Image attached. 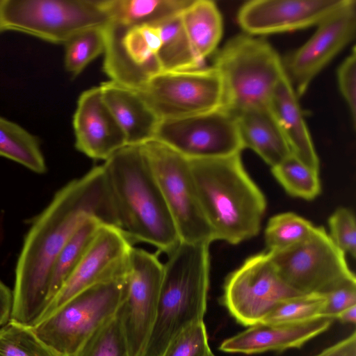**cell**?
<instances>
[{"label":"cell","mask_w":356,"mask_h":356,"mask_svg":"<svg viewBox=\"0 0 356 356\" xmlns=\"http://www.w3.org/2000/svg\"><path fill=\"white\" fill-rule=\"evenodd\" d=\"M90 218L120 228L102 165L60 188L33 220L16 264L10 321L29 327L38 322L47 306L55 259Z\"/></svg>","instance_id":"1"},{"label":"cell","mask_w":356,"mask_h":356,"mask_svg":"<svg viewBox=\"0 0 356 356\" xmlns=\"http://www.w3.org/2000/svg\"><path fill=\"white\" fill-rule=\"evenodd\" d=\"M191 0H101L110 22L127 27L158 25L179 15Z\"/></svg>","instance_id":"24"},{"label":"cell","mask_w":356,"mask_h":356,"mask_svg":"<svg viewBox=\"0 0 356 356\" xmlns=\"http://www.w3.org/2000/svg\"><path fill=\"white\" fill-rule=\"evenodd\" d=\"M334 319L321 316L291 324L259 323L223 341L219 349L225 353L257 354L300 348L325 332Z\"/></svg>","instance_id":"18"},{"label":"cell","mask_w":356,"mask_h":356,"mask_svg":"<svg viewBox=\"0 0 356 356\" xmlns=\"http://www.w3.org/2000/svg\"><path fill=\"white\" fill-rule=\"evenodd\" d=\"M140 146L180 242L211 244L215 241L214 235L203 212L188 160L156 140Z\"/></svg>","instance_id":"8"},{"label":"cell","mask_w":356,"mask_h":356,"mask_svg":"<svg viewBox=\"0 0 356 356\" xmlns=\"http://www.w3.org/2000/svg\"><path fill=\"white\" fill-rule=\"evenodd\" d=\"M153 140L187 159L227 157L243 149L235 116L221 107L184 118L161 120Z\"/></svg>","instance_id":"12"},{"label":"cell","mask_w":356,"mask_h":356,"mask_svg":"<svg viewBox=\"0 0 356 356\" xmlns=\"http://www.w3.org/2000/svg\"><path fill=\"white\" fill-rule=\"evenodd\" d=\"M104 224L97 218H88L63 246L51 268L47 305L78 265L99 229Z\"/></svg>","instance_id":"26"},{"label":"cell","mask_w":356,"mask_h":356,"mask_svg":"<svg viewBox=\"0 0 356 356\" xmlns=\"http://www.w3.org/2000/svg\"><path fill=\"white\" fill-rule=\"evenodd\" d=\"M337 82L341 95L344 99L352 119L353 127L356 124V50L340 64L337 72Z\"/></svg>","instance_id":"36"},{"label":"cell","mask_w":356,"mask_h":356,"mask_svg":"<svg viewBox=\"0 0 356 356\" xmlns=\"http://www.w3.org/2000/svg\"><path fill=\"white\" fill-rule=\"evenodd\" d=\"M209 245L180 242L167 255L156 319L143 356H161L179 333L204 321L209 287Z\"/></svg>","instance_id":"4"},{"label":"cell","mask_w":356,"mask_h":356,"mask_svg":"<svg viewBox=\"0 0 356 356\" xmlns=\"http://www.w3.org/2000/svg\"><path fill=\"white\" fill-rule=\"evenodd\" d=\"M180 18L193 51L204 64L216 51L222 35V19L218 6L211 0H191Z\"/></svg>","instance_id":"23"},{"label":"cell","mask_w":356,"mask_h":356,"mask_svg":"<svg viewBox=\"0 0 356 356\" xmlns=\"http://www.w3.org/2000/svg\"><path fill=\"white\" fill-rule=\"evenodd\" d=\"M271 170L277 181L293 197L312 200L321 193L319 172L292 154L272 167Z\"/></svg>","instance_id":"28"},{"label":"cell","mask_w":356,"mask_h":356,"mask_svg":"<svg viewBox=\"0 0 356 356\" xmlns=\"http://www.w3.org/2000/svg\"><path fill=\"white\" fill-rule=\"evenodd\" d=\"M213 66L222 81L221 108L232 114L268 106L284 73L274 48L265 40L245 33L229 39L216 52Z\"/></svg>","instance_id":"5"},{"label":"cell","mask_w":356,"mask_h":356,"mask_svg":"<svg viewBox=\"0 0 356 356\" xmlns=\"http://www.w3.org/2000/svg\"><path fill=\"white\" fill-rule=\"evenodd\" d=\"M314 227L307 220L292 212L271 217L264 232L268 251L282 250L300 242L310 234Z\"/></svg>","instance_id":"31"},{"label":"cell","mask_w":356,"mask_h":356,"mask_svg":"<svg viewBox=\"0 0 356 356\" xmlns=\"http://www.w3.org/2000/svg\"><path fill=\"white\" fill-rule=\"evenodd\" d=\"M207 356H216V355H215L213 353V352L211 350V351L209 352V353L208 354V355H207Z\"/></svg>","instance_id":"41"},{"label":"cell","mask_w":356,"mask_h":356,"mask_svg":"<svg viewBox=\"0 0 356 356\" xmlns=\"http://www.w3.org/2000/svg\"><path fill=\"white\" fill-rule=\"evenodd\" d=\"M127 277L78 293L31 327L60 356H72L99 327L114 317L126 294Z\"/></svg>","instance_id":"6"},{"label":"cell","mask_w":356,"mask_h":356,"mask_svg":"<svg viewBox=\"0 0 356 356\" xmlns=\"http://www.w3.org/2000/svg\"><path fill=\"white\" fill-rule=\"evenodd\" d=\"M345 0H252L244 3L237 22L245 34L280 33L317 26Z\"/></svg>","instance_id":"16"},{"label":"cell","mask_w":356,"mask_h":356,"mask_svg":"<svg viewBox=\"0 0 356 356\" xmlns=\"http://www.w3.org/2000/svg\"><path fill=\"white\" fill-rule=\"evenodd\" d=\"M336 319L343 323L355 324L356 322V305L350 307L341 312Z\"/></svg>","instance_id":"40"},{"label":"cell","mask_w":356,"mask_h":356,"mask_svg":"<svg viewBox=\"0 0 356 356\" xmlns=\"http://www.w3.org/2000/svg\"><path fill=\"white\" fill-rule=\"evenodd\" d=\"M300 294L281 278L267 250L247 258L229 274L222 300L238 323L250 327L261 323L282 301Z\"/></svg>","instance_id":"11"},{"label":"cell","mask_w":356,"mask_h":356,"mask_svg":"<svg viewBox=\"0 0 356 356\" xmlns=\"http://www.w3.org/2000/svg\"><path fill=\"white\" fill-rule=\"evenodd\" d=\"M13 307V291L0 280V327L10 319Z\"/></svg>","instance_id":"39"},{"label":"cell","mask_w":356,"mask_h":356,"mask_svg":"<svg viewBox=\"0 0 356 356\" xmlns=\"http://www.w3.org/2000/svg\"><path fill=\"white\" fill-rule=\"evenodd\" d=\"M0 356H60L31 327L12 321L0 327Z\"/></svg>","instance_id":"32"},{"label":"cell","mask_w":356,"mask_h":356,"mask_svg":"<svg viewBox=\"0 0 356 356\" xmlns=\"http://www.w3.org/2000/svg\"><path fill=\"white\" fill-rule=\"evenodd\" d=\"M99 86L127 145L140 146L154 138L161 120L138 92L111 80Z\"/></svg>","instance_id":"19"},{"label":"cell","mask_w":356,"mask_h":356,"mask_svg":"<svg viewBox=\"0 0 356 356\" xmlns=\"http://www.w3.org/2000/svg\"><path fill=\"white\" fill-rule=\"evenodd\" d=\"M72 124L75 147L92 159L105 161L127 145L124 133L102 98L99 86L79 95Z\"/></svg>","instance_id":"17"},{"label":"cell","mask_w":356,"mask_h":356,"mask_svg":"<svg viewBox=\"0 0 356 356\" xmlns=\"http://www.w3.org/2000/svg\"><path fill=\"white\" fill-rule=\"evenodd\" d=\"M316 26L303 45L282 59L284 74L298 99L322 70L355 38V1L345 0Z\"/></svg>","instance_id":"14"},{"label":"cell","mask_w":356,"mask_h":356,"mask_svg":"<svg viewBox=\"0 0 356 356\" xmlns=\"http://www.w3.org/2000/svg\"><path fill=\"white\" fill-rule=\"evenodd\" d=\"M233 115L243 149L253 150L271 168L291 154L268 106L250 108Z\"/></svg>","instance_id":"22"},{"label":"cell","mask_w":356,"mask_h":356,"mask_svg":"<svg viewBox=\"0 0 356 356\" xmlns=\"http://www.w3.org/2000/svg\"><path fill=\"white\" fill-rule=\"evenodd\" d=\"M161 45L159 25L124 26L109 45L108 55L119 70L149 80L162 72L158 59Z\"/></svg>","instance_id":"20"},{"label":"cell","mask_w":356,"mask_h":356,"mask_svg":"<svg viewBox=\"0 0 356 356\" xmlns=\"http://www.w3.org/2000/svg\"><path fill=\"white\" fill-rule=\"evenodd\" d=\"M136 92L161 120L180 119L222 106V85L213 65L162 71Z\"/></svg>","instance_id":"10"},{"label":"cell","mask_w":356,"mask_h":356,"mask_svg":"<svg viewBox=\"0 0 356 356\" xmlns=\"http://www.w3.org/2000/svg\"><path fill=\"white\" fill-rule=\"evenodd\" d=\"M323 316L336 319L346 309L356 305V279L347 280L325 293Z\"/></svg>","instance_id":"37"},{"label":"cell","mask_w":356,"mask_h":356,"mask_svg":"<svg viewBox=\"0 0 356 356\" xmlns=\"http://www.w3.org/2000/svg\"><path fill=\"white\" fill-rule=\"evenodd\" d=\"M1 0H0V6H1Z\"/></svg>","instance_id":"42"},{"label":"cell","mask_w":356,"mask_h":356,"mask_svg":"<svg viewBox=\"0 0 356 356\" xmlns=\"http://www.w3.org/2000/svg\"><path fill=\"white\" fill-rule=\"evenodd\" d=\"M316 356H356V332L327 348Z\"/></svg>","instance_id":"38"},{"label":"cell","mask_w":356,"mask_h":356,"mask_svg":"<svg viewBox=\"0 0 356 356\" xmlns=\"http://www.w3.org/2000/svg\"><path fill=\"white\" fill-rule=\"evenodd\" d=\"M105 26L81 32L64 44L65 68L72 76L79 75L90 63L104 54L106 47Z\"/></svg>","instance_id":"29"},{"label":"cell","mask_w":356,"mask_h":356,"mask_svg":"<svg viewBox=\"0 0 356 356\" xmlns=\"http://www.w3.org/2000/svg\"><path fill=\"white\" fill-rule=\"evenodd\" d=\"M188 160L215 241L235 245L257 236L266 200L245 170L241 154Z\"/></svg>","instance_id":"3"},{"label":"cell","mask_w":356,"mask_h":356,"mask_svg":"<svg viewBox=\"0 0 356 356\" xmlns=\"http://www.w3.org/2000/svg\"><path fill=\"white\" fill-rule=\"evenodd\" d=\"M133 247V242L120 228L102 225L38 322L81 291L99 284L126 277Z\"/></svg>","instance_id":"15"},{"label":"cell","mask_w":356,"mask_h":356,"mask_svg":"<svg viewBox=\"0 0 356 356\" xmlns=\"http://www.w3.org/2000/svg\"><path fill=\"white\" fill-rule=\"evenodd\" d=\"M268 252L284 282L302 294H325L347 280L356 279L345 254L323 227H314L307 238L289 248Z\"/></svg>","instance_id":"9"},{"label":"cell","mask_w":356,"mask_h":356,"mask_svg":"<svg viewBox=\"0 0 356 356\" xmlns=\"http://www.w3.org/2000/svg\"><path fill=\"white\" fill-rule=\"evenodd\" d=\"M72 356H130L118 314L93 332Z\"/></svg>","instance_id":"33"},{"label":"cell","mask_w":356,"mask_h":356,"mask_svg":"<svg viewBox=\"0 0 356 356\" xmlns=\"http://www.w3.org/2000/svg\"><path fill=\"white\" fill-rule=\"evenodd\" d=\"M211 348L205 324H193L179 333L161 356H207Z\"/></svg>","instance_id":"34"},{"label":"cell","mask_w":356,"mask_h":356,"mask_svg":"<svg viewBox=\"0 0 356 356\" xmlns=\"http://www.w3.org/2000/svg\"><path fill=\"white\" fill-rule=\"evenodd\" d=\"M120 228L168 255L180 239L140 146L127 145L102 165Z\"/></svg>","instance_id":"2"},{"label":"cell","mask_w":356,"mask_h":356,"mask_svg":"<svg viewBox=\"0 0 356 356\" xmlns=\"http://www.w3.org/2000/svg\"><path fill=\"white\" fill-rule=\"evenodd\" d=\"M293 88L284 73L268 107L282 132L291 154L319 172V159Z\"/></svg>","instance_id":"21"},{"label":"cell","mask_w":356,"mask_h":356,"mask_svg":"<svg viewBox=\"0 0 356 356\" xmlns=\"http://www.w3.org/2000/svg\"><path fill=\"white\" fill-rule=\"evenodd\" d=\"M109 22L99 0H1L0 6V32H21L54 44L64 45Z\"/></svg>","instance_id":"7"},{"label":"cell","mask_w":356,"mask_h":356,"mask_svg":"<svg viewBox=\"0 0 356 356\" xmlns=\"http://www.w3.org/2000/svg\"><path fill=\"white\" fill-rule=\"evenodd\" d=\"M163 264L157 254L133 247L125 297L117 312L130 356H143L157 312Z\"/></svg>","instance_id":"13"},{"label":"cell","mask_w":356,"mask_h":356,"mask_svg":"<svg viewBox=\"0 0 356 356\" xmlns=\"http://www.w3.org/2000/svg\"><path fill=\"white\" fill-rule=\"evenodd\" d=\"M0 156L37 174L47 171L39 139L17 123L0 116Z\"/></svg>","instance_id":"25"},{"label":"cell","mask_w":356,"mask_h":356,"mask_svg":"<svg viewBox=\"0 0 356 356\" xmlns=\"http://www.w3.org/2000/svg\"><path fill=\"white\" fill-rule=\"evenodd\" d=\"M326 304L324 294L306 293L280 302L263 320L268 324H291L309 321L321 316Z\"/></svg>","instance_id":"30"},{"label":"cell","mask_w":356,"mask_h":356,"mask_svg":"<svg viewBox=\"0 0 356 356\" xmlns=\"http://www.w3.org/2000/svg\"><path fill=\"white\" fill-rule=\"evenodd\" d=\"M330 237L346 254L356 257V223L354 213L348 209L339 207L328 220Z\"/></svg>","instance_id":"35"},{"label":"cell","mask_w":356,"mask_h":356,"mask_svg":"<svg viewBox=\"0 0 356 356\" xmlns=\"http://www.w3.org/2000/svg\"><path fill=\"white\" fill-rule=\"evenodd\" d=\"M180 14L158 24L161 37L158 59L162 71L187 70L204 66L193 51Z\"/></svg>","instance_id":"27"}]
</instances>
